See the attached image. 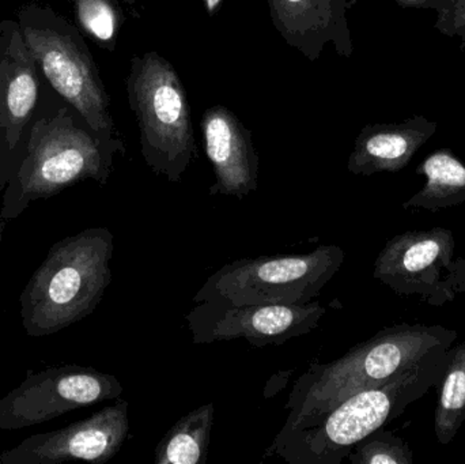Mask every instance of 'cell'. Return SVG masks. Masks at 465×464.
<instances>
[{
  "instance_id": "3957f363",
  "label": "cell",
  "mask_w": 465,
  "mask_h": 464,
  "mask_svg": "<svg viewBox=\"0 0 465 464\" xmlns=\"http://www.w3.org/2000/svg\"><path fill=\"white\" fill-rule=\"evenodd\" d=\"M456 340L455 330L439 324L387 327L330 364L309 365L290 392L286 421L324 413L358 392L382 386L431 354L450 350Z\"/></svg>"
},
{
  "instance_id": "8992f818",
  "label": "cell",
  "mask_w": 465,
  "mask_h": 464,
  "mask_svg": "<svg viewBox=\"0 0 465 464\" xmlns=\"http://www.w3.org/2000/svg\"><path fill=\"white\" fill-rule=\"evenodd\" d=\"M19 29L43 78L94 130L116 135L111 98L78 26L48 5L30 2L18 13Z\"/></svg>"
},
{
  "instance_id": "cb8c5ba5",
  "label": "cell",
  "mask_w": 465,
  "mask_h": 464,
  "mask_svg": "<svg viewBox=\"0 0 465 464\" xmlns=\"http://www.w3.org/2000/svg\"><path fill=\"white\" fill-rule=\"evenodd\" d=\"M120 2L128 3V5H133V3H135L136 0H120Z\"/></svg>"
},
{
  "instance_id": "30bf717a",
  "label": "cell",
  "mask_w": 465,
  "mask_h": 464,
  "mask_svg": "<svg viewBox=\"0 0 465 464\" xmlns=\"http://www.w3.org/2000/svg\"><path fill=\"white\" fill-rule=\"evenodd\" d=\"M320 302L302 305H221L196 302L187 313L193 345L243 340L253 348L282 346L309 334L325 315Z\"/></svg>"
},
{
  "instance_id": "7402d4cb",
  "label": "cell",
  "mask_w": 465,
  "mask_h": 464,
  "mask_svg": "<svg viewBox=\"0 0 465 464\" xmlns=\"http://www.w3.org/2000/svg\"><path fill=\"white\" fill-rule=\"evenodd\" d=\"M453 278H455L456 293L465 294V258L455 259V267H453Z\"/></svg>"
},
{
  "instance_id": "6da1fadb",
  "label": "cell",
  "mask_w": 465,
  "mask_h": 464,
  "mask_svg": "<svg viewBox=\"0 0 465 464\" xmlns=\"http://www.w3.org/2000/svg\"><path fill=\"white\" fill-rule=\"evenodd\" d=\"M124 153L123 139L94 130L44 79L21 163L3 193L0 221L15 220L33 202L59 195L76 183L105 185L114 157Z\"/></svg>"
},
{
  "instance_id": "4fadbf2b",
  "label": "cell",
  "mask_w": 465,
  "mask_h": 464,
  "mask_svg": "<svg viewBox=\"0 0 465 464\" xmlns=\"http://www.w3.org/2000/svg\"><path fill=\"white\" fill-rule=\"evenodd\" d=\"M204 149L215 174L210 195L243 199L257 190L259 155L252 133L223 105L204 112L202 119Z\"/></svg>"
},
{
  "instance_id": "ffe728a7",
  "label": "cell",
  "mask_w": 465,
  "mask_h": 464,
  "mask_svg": "<svg viewBox=\"0 0 465 464\" xmlns=\"http://www.w3.org/2000/svg\"><path fill=\"white\" fill-rule=\"evenodd\" d=\"M347 460L352 464H411L414 455L406 441L380 428L355 444Z\"/></svg>"
},
{
  "instance_id": "2e32d148",
  "label": "cell",
  "mask_w": 465,
  "mask_h": 464,
  "mask_svg": "<svg viewBox=\"0 0 465 464\" xmlns=\"http://www.w3.org/2000/svg\"><path fill=\"white\" fill-rule=\"evenodd\" d=\"M415 173L425 174L428 182L403 204V209L439 212L465 203V165L450 150L431 153Z\"/></svg>"
},
{
  "instance_id": "ba28073f",
  "label": "cell",
  "mask_w": 465,
  "mask_h": 464,
  "mask_svg": "<svg viewBox=\"0 0 465 464\" xmlns=\"http://www.w3.org/2000/svg\"><path fill=\"white\" fill-rule=\"evenodd\" d=\"M123 386L116 376L81 365H59L29 372L0 400V430H19L63 414L117 400Z\"/></svg>"
},
{
  "instance_id": "52a82bcc",
  "label": "cell",
  "mask_w": 465,
  "mask_h": 464,
  "mask_svg": "<svg viewBox=\"0 0 465 464\" xmlns=\"http://www.w3.org/2000/svg\"><path fill=\"white\" fill-rule=\"evenodd\" d=\"M343 262L338 245H322L302 255L238 259L214 272L193 301L235 307L308 304L320 296Z\"/></svg>"
},
{
  "instance_id": "8fae6325",
  "label": "cell",
  "mask_w": 465,
  "mask_h": 464,
  "mask_svg": "<svg viewBox=\"0 0 465 464\" xmlns=\"http://www.w3.org/2000/svg\"><path fill=\"white\" fill-rule=\"evenodd\" d=\"M43 84L18 21L0 22V193L21 163L25 136L37 111Z\"/></svg>"
},
{
  "instance_id": "7c38bea8",
  "label": "cell",
  "mask_w": 465,
  "mask_h": 464,
  "mask_svg": "<svg viewBox=\"0 0 465 464\" xmlns=\"http://www.w3.org/2000/svg\"><path fill=\"white\" fill-rule=\"evenodd\" d=\"M128 432V403L119 400L63 429L25 439L0 454V464L106 463L119 454Z\"/></svg>"
},
{
  "instance_id": "44dd1931",
  "label": "cell",
  "mask_w": 465,
  "mask_h": 464,
  "mask_svg": "<svg viewBox=\"0 0 465 464\" xmlns=\"http://www.w3.org/2000/svg\"><path fill=\"white\" fill-rule=\"evenodd\" d=\"M403 8L437 11L436 27L448 35H459L465 48V0H395Z\"/></svg>"
},
{
  "instance_id": "5b68a950",
  "label": "cell",
  "mask_w": 465,
  "mask_h": 464,
  "mask_svg": "<svg viewBox=\"0 0 465 464\" xmlns=\"http://www.w3.org/2000/svg\"><path fill=\"white\" fill-rule=\"evenodd\" d=\"M127 94L141 131L144 163L169 182H182L198 147L190 101L179 74L157 52L133 56Z\"/></svg>"
},
{
  "instance_id": "9a60e30c",
  "label": "cell",
  "mask_w": 465,
  "mask_h": 464,
  "mask_svg": "<svg viewBox=\"0 0 465 464\" xmlns=\"http://www.w3.org/2000/svg\"><path fill=\"white\" fill-rule=\"evenodd\" d=\"M437 123L414 116L401 123L369 124L355 139L347 169L357 176L390 172L409 165L418 150L436 133Z\"/></svg>"
},
{
  "instance_id": "7a4b0ae2",
  "label": "cell",
  "mask_w": 465,
  "mask_h": 464,
  "mask_svg": "<svg viewBox=\"0 0 465 464\" xmlns=\"http://www.w3.org/2000/svg\"><path fill=\"white\" fill-rule=\"evenodd\" d=\"M448 350L437 351L382 386L358 392L324 413L284 422L265 458L289 464H341L355 444L439 386Z\"/></svg>"
},
{
  "instance_id": "ac0fdd59",
  "label": "cell",
  "mask_w": 465,
  "mask_h": 464,
  "mask_svg": "<svg viewBox=\"0 0 465 464\" xmlns=\"http://www.w3.org/2000/svg\"><path fill=\"white\" fill-rule=\"evenodd\" d=\"M437 387L434 433L440 444L448 446L465 421V340L448 350L447 365Z\"/></svg>"
},
{
  "instance_id": "e0dca14e",
  "label": "cell",
  "mask_w": 465,
  "mask_h": 464,
  "mask_svg": "<svg viewBox=\"0 0 465 464\" xmlns=\"http://www.w3.org/2000/svg\"><path fill=\"white\" fill-rule=\"evenodd\" d=\"M214 411V405L207 403L180 419L155 449V464L206 463Z\"/></svg>"
},
{
  "instance_id": "277c9868",
  "label": "cell",
  "mask_w": 465,
  "mask_h": 464,
  "mask_svg": "<svg viewBox=\"0 0 465 464\" xmlns=\"http://www.w3.org/2000/svg\"><path fill=\"white\" fill-rule=\"evenodd\" d=\"M114 250L106 228L84 229L52 245L19 297L26 334L48 337L92 315L111 285Z\"/></svg>"
},
{
  "instance_id": "5bb4252c",
  "label": "cell",
  "mask_w": 465,
  "mask_h": 464,
  "mask_svg": "<svg viewBox=\"0 0 465 464\" xmlns=\"http://www.w3.org/2000/svg\"><path fill=\"white\" fill-rule=\"evenodd\" d=\"M273 26L287 45L316 62L327 44L339 56L351 57L352 41L347 24L351 0H267Z\"/></svg>"
},
{
  "instance_id": "d6986e66",
  "label": "cell",
  "mask_w": 465,
  "mask_h": 464,
  "mask_svg": "<svg viewBox=\"0 0 465 464\" xmlns=\"http://www.w3.org/2000/svg\"><path fill=\"white\" fill-rule=\"evenodd\" d=\"M76 25L100 48L114 52L124 22L120 0H73Z\"/></svg>"
},
{
  "instance_id": "603a6c76",
  "label": "cell",
  "mask_w": 465,
  "mask_h": 464,
  "mask_svg": "<svg viewBox=\"0 0 465 464\" xmlns=\"http://www.w3.org/2000/svg\"><path fill=\"white\" fill-rule=\"evenodd\" d=\"M203 2L207 14H209L210 16H213L215 15V13H217V10L220 8L221 3H223V0H203Z\"/></svg>"
},
{
  "instance_id": "9c48e42d",
  "label": "cell",
  "mask_w": 465,
  "mask_h": 464,
  "mask_svg": "<svg viewBox=\"0 0 465 464\" xmlns=\"http://www.w3.org/2000/svg\"><path fill=\"white\" fill-rule=\"evenodd\" d=\"M455 236L450 229L410 231L391 239L374 262V280L401 296L442 307L458 296L453 278Z\"/></svg>"
}]
</instances>
